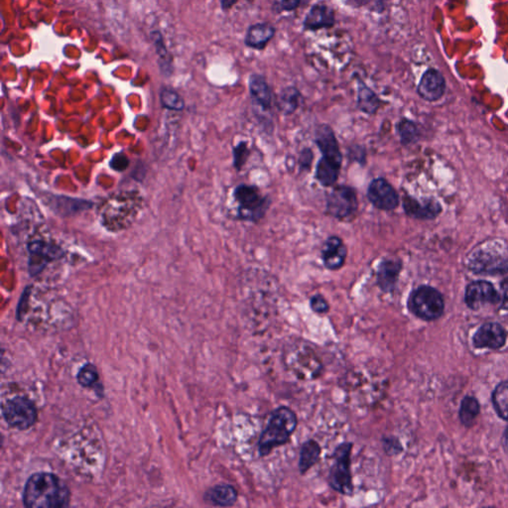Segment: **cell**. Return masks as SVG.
I'll return each mask as SVG.
<instances>
[{
  "label": "cell",
  "instance_id": "38",
  "mask_svg": "<svg viewBox=\"0 0 508 508\" xmlns=\"http://www.w3.org/2000/svg\"><path fill=\"white\" fill-rule=\"evenodd\" d=\"M313 161V153L310 149H304L300 154V159H299V165H300L301 170H309L312 164Z\"/></svg>",
  "mask_w": 508,
  "mask_h": 508
},
{
  "label": "cell",
  "instance_id": "34",
  "mask_svg": "<svg viewBox=\"0 0 508 508\" xmlns=\"http://www.w3.org/2000/svg\"><path fill=\"white\" fill-rule=\"evenodd\" d=\"M310 307L314 312L317 314H326L330 310V305H328L327 300H326L322 295H320V294L314 295L313 297L311 298Z\"/></svg>",
  "mask_w": 508,
  "mask_h": 508
},
{
  "label": "cell",
  "instance_id": "15",
  "mask_svg": "<svg viewBox=\"0 0 508 508\" xmlns=\"http://www.w3.org/2000/svg\"><path fill=\"white\" fill-rule=\"evenodd\" d=\"M347 246L338 236L328 238L322 248V260L328 270H338L342 268L347 258Z\"/></svg>",
  "mask_w": 508,
  "mask_h": 508
},
{
  "label": "cell",
  "instance_id": "30",
  "mask_svg": "<svg viewBox=\"0 0 508 508\" xmlns=\"http://www.w3.org/2000/svg\"><path fill=\"white\" fill-rule=\"evenodd\" d=\"M98 370L92 363H87L79 370L78 381L84 387H94L99 382Z\"/></svg>",
  "mask_w": 508,
  "mask_h": 508
},
{
  "label": "cell",
  "instance_id": "11",
  "mask_svg": "<svg viewBox=\"0 0 508 508\" xmlns=\"http://www.w3.org/2000/svg\"><path fill=\"white\" fill-rule=\"evenodd\" d=\"M507 333L499 323H485L480 326L473 337L475 348L499 350L507 343Z\"/></svg>",
  "mask_w": 508,
  "mask_h": 508
},
{
  "label": "cell",
  "instance_id": "4",
  "mask_svg": "<svg viewBox=\"0 0 508 508\" xmlns=\"http://www.w3.org/2000/svg\"><path fill=\"white\" fill-rule=\"evenodd\" d=\"M233 198L238 204V216L243 221L261 220L272 203L268 196H263L258 187L245 184L236 187Z\"/></svg>",
  "mask_w": 508,
  "mask_h": 508
},
{
  "label": "cell",
  "instance_id": "10",
  "mask_svg": "<svg viewBox=\"0 0 508 508\" xmlns=\"http://www.w3.org/2000/svg\"><path fill=\"white\" fill-rule=\"evenodd\" d=\"M499 300V293L487 281H475L465 289V302L472 310H479L487 304H495Z\"/></svg>",
  "mask_w": 508,
  "mask_h": 508
},
{
  "label": "cell",
  "instance_id": "2",
  "mask_svg": "<svg viewBox=\"0 0 508 508\" xmlns=\"http://www.w3.org/2000/svg\"><path fill=\"white\" fill-rule=\"evenodd\" d=\"M297 426V415L287 406H280L274 410L269 418L267 426L259 438V455L266 457L276 448L290 442Z\"/></svg>",
  "mask_w": 508,
  "mask_h": 508
},
{
  "label": "cell",
  "instance_id": "39",
  "mask_svg": "<svg viewBox=\"0 0 508 508\" xmlns=\"http://www.w3.org/2000/svg\"><path fill=\"white\" fill-rule=\"evenodd\" d=\"M302 0H280V9L283 11H294L300 6Z\"/></svg>",
  "mask_w": 508,
  "mask_h": 508
},
{
  "label": "cell",
  "instance_id": "6",
  "mask_svg": "<svg viewBox=\"0 0 508 508\" xmlns=\"http://www.w3.org/2000/svg\"><path fill=\"white\" fill-rule=\"evenodd\" d=\"M2 415L10 427L18 430L29 429L37 420V410L34 403L22 396L11 398L4 403Z\"/></svg>",
  "mask_w": 508,
  "mask_h": 508
},
{
  "label": "cell",
  "instance_id": "18",
  "mask_svg": "<svg viewBox=\"0 0 508 508\" xmlns=\"http://www.w3.org/2000/svg\"><path fill=\"white\" fill-rule=\"evenodd\" d=\"M276 29L270 23H256L248 27L245 44L248 48L263 51L275 36Z\"/></svg>",
  "mask_w": 508,
  "mask_h": 508
},
{
  "label": "cell",
  "instance_id": "22",
  "mask_svg": "<svg viewBox=\"0 0 508 508\" xmlns=\"http://www.w3.org/2000/svg\"><path fill=\"white\" fill-rule=\"evenodd\" d=\"M321 453H322V448L317 441L308 440L304 443L299 455L298 468L301 474H306L311 468L317 464L320 460Z\"/></svg>",
  "mask_w": 508,
  "mask_h": 508
},
{
  "label": "cell",
  "instance_id": "32",
  "mask_svg": "<svg viewBox=\"0 0 508 508\" xmlns=\"http://www.w3.org/2000/svg\"><path fill=\"white\" fill-rule=\"evenodd\" d=\"M397 131L399 133L401 142L402 144H410L417 138V128L412 121L408 119H402L397 124Z\"/></svg>",
  "mask_w": 508,
  "mask_h": 508
},
{
  "label": "cell",
  "instance_id": "23",
  "mask_svg": "<svg viewBox=\"0 0 508 508\" xmlns=\"http://www.w3.org/2000/svg\"><path fill=\"white\" fill-rule=\"evenodd\" d=\"M403 208L408 216L417 219H432L439 214L440 206L437 203H427L421 205L415 199L406 197L403 200Z\"/></svg>",
  "mask_w": 508,
  "mask_h": 508
},
{
  "label": "cell",
  "instance_id": "1",
  "mask_svg": "<svg viewBox=\"0 0 508 508\" xmlns=\"http://www.w3.org/2000/svg\"><path fill=\"white\" fill-rule=\"evenodd\" d=\"M71 499L69 487L53 474L37 473L25 485L23 504L31 508L68 507Z\"/></svg>",
  "mask_w": 508,
  "mask_h": 508
},
{
  "label": "cell",
  "instance_id": "24",
  "mask_svg": "<svg viewBox=\"0 0 508 508\" xmlns=\"http://www.w3.org/2000/svg\"><path fill=\"white\" fill-rule=\"evenodd\" d=\"M358 106L363 113L370 116L377 114L381 106V99L363 82L358 84Z\"/></svg>",
  "mask_w": 508,
  "mask_h": 508
},
{
  "label": "cell",
  "instance_id": "40",
  "mask_svg": "<svg viewBox=\"0 0 508 508\" xmlns=\"http://www.w3.org/2000/svg\"><path fill=\"white\" fill-rule=\"evenodd\" d=\"M500 288H502V293L500 309H502V310L508 311V278L502 281V284H500Z\"/></svg>",
  "mask_w": 508,
  "mask_h": 508
},
{
  "label": "cell",
  "instance_id": "16",
  "mask_svg": "<svg viewBox=\"0 0 508 508\" xmlns=\"http://www.w3.org/2000/svg\"><path fill=\"white\" fill-rule=\"evenodd\" d=\"M316 144L322 152L324 158L335 162L342 166L343 156L333 129L327 124H322L316 131Z\"/></svg>",
  "mask_w": 508,
  "mask_h": 508
},
{
  "label": "cell",
  "instance_id": "13",
  "mask_svg": "<svg viewBox=\"0 0 508 508\" xmlns=\"http://www.w3.org/2000/svg\"><path fill=\"white\" fill-rule=\"evenodd\" d=\"M446 83L444 77L439 71L429 69L423 74L417 92L425 101H435L444 94Z\"/></svg>",
  "mask_w": 508,
  "mask_h": 508
},
{
  "label": "cell",
  "instance_id": "37",
  "mask_svg": "<svg viewBox=\"0 0 508 508\" xmlns=\"http://www.w3.org/2000/svg\"><path fill=\"white\" fill-rule=\"evenodd\" d=\"M383 448H385V451L388 455L398 454L401 451L400 444L394 438H385V439H383Z\"/></svg>",
  "mask_w": 508,
  "mask_h": 508
},
{
  "label": "cell",
  "instance_id": "33",
  "mask_svg": "<svg viewBox=\"0 0 508 508\" xmlns=\"http://www.w3.org/2000/svg\"><path fill=\"white\" fill-rule=\"evenodd\" d=\"M248 156H250V149L245 141H241L233 147V166L236 167V170L240 171L243 168Z\"/></svg>",
  "mask_w": 508,
  "mask_h": 508
},
{
  "label": "cell",
  "instance_id": "27",
  "mask_svg": "<svg viewBox=\"0 0 508 508\" xmlns=\"http://www.w3.org/2000/svg\"><path fill=\"white\" fill-rule=\"evenodd\" d=\"M480 412L479 401L474 396H465L460 402L459 417L460 423L465 427H470Z\"/></svg>",
  "mask_w": 508,
  "mask_h": 508
},
{
  "label": "cell",
  "instance_id": "31",
  "mask_svg": "<svg viewBox=\"0 0 508 508\" xmlns=\"http://www.w3.org/2000/svg\"><path fill=\"white\" fill-rule=\"evenodd\" d=\"M152 38H153L154 42H155L157 53H158L159 57H160V67L162 71L165 72V73H167V72H168V73H171V59L169 58L168 51H167L165 45L163 43V39H162L161 34L159 33V32H155V33L152 34Z\"/></svg>",
  "mask_w": 508,
  "mask_h": 508
},
{
  "label": "cell",
  "instance_id": "36",
  "mask_svg": "<svg viewBox=\"0 0 508 508\" xmlns=\"http://www.w3.org/2000/svg\"><path fill=\"white\" fill-rule=\"evenodd\" d=\"M353 4L357 7H368L377 13L385 10V0H353Z\"/></svg>",
  "mask_w": 508,
  "mask_h": 508
},
{
  "label": "cell",
  "instance_id": "8",
  "mask_svg": "<svg viewBox=\"0 0 508 508\" xmlns=\"http://www.w3.org/2000/svg\"><path fill=\"white\" fill-rule=\"evenodd\" d=\"M29 253L28 271L31 276L38 275L49 263L63 258L65 251L59 245L45 241H33L27 245Z\"/></svg>",
  "mask_w": 508,
  "mask_h": 508
},
{
  "label": "cell",
  "instance_id": "28",
  "mask_svg": "<svg viewBox=\"0 0 508 508\" xmlns=\"http://www.w3.org/2000/svg\"><path fill=\"white\" fill-rule=\"evenodd\" d=\"M495 412L502 419L508 421V380L499 383L492 394Z\"/></svg>",
  "mask_w": 508,
  "mask_h": 508
},
{
  "label": "cell",
  "instance_id": "42",
  "mask_svg": "<svg viewBox=\"0 0 508 508\" xmlns=\"http://www.w3.org/2000/svg\"><path fill=\"white\" fill-rule=\"evenodd\" d=\"M502 444H504V451L508 455V427L507 428V430H505L504 440H502Z\"/></svg>",
  "mask_w": 508,
  "mask_h": 508
},
{
  "label": "cell",
  "instance_id": "19",
  "mask_svg": "<svg viewBox=\"0 0 508 508\" xmlns=\"http://www.w3.org/2000/svg\"><path fill=\"white\" fill-rule=\"evenodd\" d=\"M248 87H250V96L254 103L265 111L270 109L273 101L272 91L263 74H251L250 81H248Z\"/></svg>",
  "mask_w": 508,
  "mask_h": 508
},
{
  "label": "cell",
  "instance_id": "21",
  "mask_svg": "<svg viewBox=\"0 0 508 508\" xmlns=\"http://www.w3.org/2000/svg\"><path fill=\"white\" fill-rule=\"evenodd\" d=\"M55 203H51V208L59 215L67 216L74 215L79 211L88 210L93 206L92 201L81 200V199L67 198V197H53Z\"/></svg>",
  "mask_w": 508,
  "mask_h": 508
},
{
  "label": "cell",
  "instance_id": "5",
  "mask_svg": "<svg viewBox=\"0 0 508 508\" xmlns=\"http://www.w3.org/2000/svg\"><path fill=\"white\" fill-rule=\"evenodd\" d=\"M408 309L416 317L430 322L437 320L444 313V299L437 289L420 286L410 294Z\"/></svg>",
  "mask_w": 508,
  "mask_h": 508
},
{
  "label": "cell",
  "instance_id": "3",
  "mask_svg": "<svg viewBox=\"0 0 508 508\" xmlns=\"http://www.w3.org/2000/svg\"><path fill=\"white\" fill-rule=\"evenodd\" d=\"M353 443L343 442L333 451V465L328 473V485L338 494L350 497L353 495L352 465Z\"/></svg>",
  "mask_w": 508,
  "mask_h": 508
},
{
  "label": "cell",
  "instance_id": "41",
  "mask_svg": "<svg viewBox=\"0 0 508 508\" xmlns=\"http://www.w3.org/2000/svg\"><path fill=\"white\" fill-rule=\"evenodd\" d=\"M238 4V0H221V7L223 11H228Z\"/></svg>",
  "mask_w": 508,
  "mask_h": 508
},
{
  "label": "cell",
  "instance_id": "17",
  "mask_svg": "<svg viewBox=\"0 0 508 508\" xmlns=\"http://www.w3.org/2000/svg\"><path fill=\"white\" fill-rule=\"evenodd\" d=\"M402 263L395 259H385L380 263L377 272L378 287L385 293H391L394 291Z\"/></svg>",
  "mask_w": 508,
  "mask_h": 508
},
{
  "label": "cell",
  "instance_id": "14",
  "mask_svg": "<svg viewBox=\"0 0 508 508\" xmlns=\"http://www.w3.org/2000/svg\"><path fill=\"white\" fill-rule=\"evenodd\" d=\"M469 266L470 270L475 273H504L507 270V263L502 260V256L492 251L487 253V250L475 251V255L470 258Z\"/></svg>",
  "mask_w": 508,
  "mask_h": 508
},
{
  "label": "cell",
  "instance_id": "35",
  "mask_svg": "<svg viewBox=\"0 0 508 508\" xmlns=\"http://www.w3.org/2000/svg\"><path fill=\"white\" fill-rule=\"evenodd\" d=\"M109 166H111V168L113 169V170L116 172L126 171L127 167L129 166L128 157H127L124 153L114 154L111 162H109Z\"/></svg>",
  "mask_w": 508,
  "mask_h": 508
},
{
  "label": "cell",
  "instance_id": "12",
  "mask_svg": "<svg viewBox=\"0 0 508 508\" xmlns=\"http://www.w3.org/2000/svg\"><path fill=\"white\" fill-rule=\"evenodd\" d=\"M336 24L335 10L325 4H314L306 14L303 28L306 31H318L332 28Z\"/></svg>",
  "mask_w": 508,
  "mask_h": 508
},
{
  "label": "cell",
  "instance_id": "25",
  "mask_svg": "<svg viewBox=\"0 0 508 508\" xmlns=\"http://www.w3.org/2000/svg\"><path fill=\"white\" fill-rule=\"evenodd\" d=\"M301 101H302V94L298 89L295 87H286L279 94L276 104L281 113L289 116L297 111Z\"/></svg>",
  "mask_w": 508,
  "mask_h": 508
},
{
  "label": "cell",
  "instance_id": "7",
  "mask_svg": "<svg viewBox=\"0 0 508 508\" xmlns=\"http://www.w3.org/2000/svg\"><path fill=\"white\" fill-rule=\"evenodd\" d=\"M358 208L357 193L352 187H336L327 197V213L338 220L352 218Z\"/></svg>",
  "mask_w": 508,
  "mask_h": 508
},
{
  "label": "cell",
  "instance_id": "29",
  "mask_svg": "<svg viewBox=\"0 0 508 508\" xmlns=\"http://www.w3.org/2000/svg\"><path fill=\"white\" fill-rule=\"evenodd\" d=\"M162 106L170 111H181L185 109V101L180 94L171 89H163L160 93Z\"/></svg>",
  "mask_w": 508,
  "mask_h": 508
},
{
  "label": "cell",
  "instance_id": "20",
  "mask_svg": "<svg viewBox=\"0 0 508 508\" xmlns=\"http://www.w3.org/2000/svg\"><path fill=\"white\" fill-rule=\"evenodd\" d=\"M238 490L231 485H218L206 492V502L215 507H233L238 500Z\"/></svg>",
  "mask_w": 508,
  "mask_h": 508
},
{
  "label": "cell",
  "instance_id": "9",
  "mask_svg": "<svg viewBox=\"0 0 508 508\" xmlns=\"http://www.w3.org/2000/svg\"><path fill=\"white\" fill-rule=\"evenodd\" d=\"M368 198L375 208L381 211H393L399 205L397 192L385 178H377L370 182Z\"/></svg>",
  "mask_w": 508,
  "mask_h": 508
},
{
  "label": "cell",
  "instance_id": "26",
  "mask_svg": "<svg viewBox=\"0 0 508 508\" xmlns=\"http://www.w3.org/2000/svg\"><path fill=\"white\" fill-rule=\"evenodd\" d=\"M341 165L328 159H320L316 167V179L321 185L325 187L333 186L338 180L340 174Z\"/></svg>",
  "mask_w": 508,
  "mask_h": 508
}]
</instances>
